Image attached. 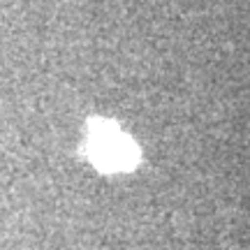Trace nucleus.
<instances>
[{
    "mask_svg": "<svg viewBox=\"0 0 250 250\" xmlns=\"http://www.w3.org/2000/svg\"><path fill=\"white\" fill-rule=\"evenodd\" d=\"M86 155L102 171H127L139 162L137 144L116 123L104 118H93L88 123Z\"/></svg>",
    "mask_w": 250,
    "mask_h": 250,
    "instance_id": "obj_1",
    "label": "nucleus"
}]
</instances>
